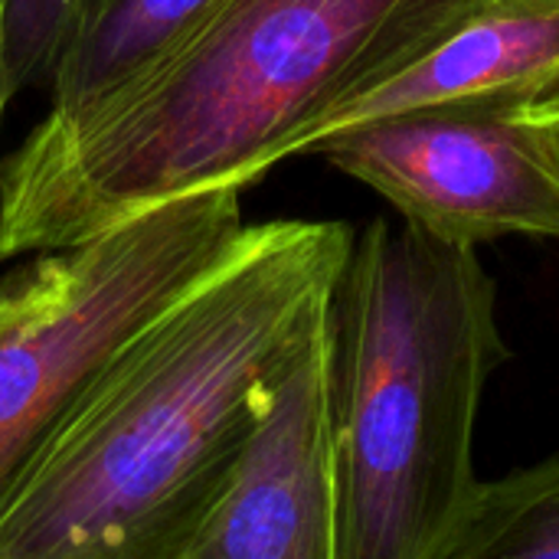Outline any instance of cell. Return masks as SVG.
Wrapping results in <instances>:
<instances>
[{
  "instance_id": "obj_1",
  "label": "cell",
  "mask_w": 559,
  "mask_h": 559,
  "mask_svg": "<svg viewBox=\"0 0 559 559\" xmlns=\"http://www.w3.org/2000/svg\"><path fill=\"white\" fill-rule=\"evenodd\" d=\"M347 223L278 219L138 331L0 511V559H180L328 318Z\"/></svg>"
},
{
  "instance_id": "obj_2",
  "label": "cell",
  "mask_w": 559,
  "mask_h": 559,
  "mask_svg": "<svg viewBox=\"0 0 559 559\" xmlns=\"http://www.w3.org/2000/svg\"><path fill=\"white\" fill-rule=\"evenodd\" d=\"M485 3L226 0L92 115L39 121L10 154L0 259L72 249L170 200L242 193Z\"/></svg>"
},
{
  "instance_id": "obj_3",
  "label": "cell",
  "mask_w": 559,
  "mask_h": 559,
  "mask_svg": "<svg viewBox=\"0 0 559 559\" xmlns=\"http://www.w3.org/2000/svg\"><path fill=\"white\" fill-rule=\"evenodd\" d=\"M478 249L413 223L354 233L328 298L334 559H442L485 481L475 426L511 357Z\"/></svg>"
},
{
  "instance_id": "obj_4",
  "label": "cell",
  "mask_w": 559,
  "mask_h": 559,
  "mask_svg": "<svg viewBox=\"0 0 559 559\" xmlns=\"http://www.w3.org/2000/svg\"><path fill=\"white\" fill-rule=\"evenodd\" d=\"M239 190L170 200L0 282V511L75 403L242 242Z\"/></svg>"
},
{
  "instance_id": "obj_5",
  "label": "cell",
  "mask_w": 559,
  "mask_h": 559,
  "mask_svg": "<svg viewBox=\"0 0 559 559\" xmlns=\"http://www.w3.org/2000/svg\"><path fill=\"white\" fill-rule=\"evenodd\" d=\"M429 236L478 249L501 236L559 239V167L521 102L377 118L314 144Z\"/></svg>"
},
{
  "instance_id": "obj_6",
  "label": "cell",
  "mask_w": 559,
  "mask_h": 559,
  "mask_svg": "<svg viewBox=\"0 0 559 559\" xmlns=\"http://www.w3.org/2000/svg\"><path fill=\"white\" fill-rule=\"evenodd\" d=\"M180 559H334L328 318L288 367L236 488Z\"/></svg>"
},
{
  "instance_id": "obj_7",
  "label": "cell",
  "mask_w": 559,
  "mask_h": 559,
  "mask_svg": "<svg viewBox=\"0 0 559 559\" xmlns=\"http://www.w3.org/2000/svg\"><path fill=\"white\" fill-rule=\"evenodd\" d=\"M557 92L559 0H488L423 56L344 105L314 144L390 115L472 102L527 105Z\"/></svg>"
},
{
  "instance_id": "obj_8",
  "label": "cell",
  "mask_w": 559,
  "mask_h": 559,
  "mask_svg": "<svg viewBox=\"0 0 559 559\" xmlns=\"http://www.w3.org/2000/svg\"><path fill=\"white\" fill-rule=\"evenodd\" d=\"M226 0H79L56 52L43 124H72L187 43Z\"/></svg>"
},
{
  "instance_id": "obj_9",
  "label": "cell",
  "mask_w": 559,
  "mask_h": 559,
  "mask_svg": "<svg viewBox=\"0 0 559 559\" xmlns=\"http://www.w3.org/2000/svg\"><path fill=\"white\" fill-rule=\"evenodd\" d=\"M442 559H559V455L485 481Z\"/></svg>"
},
{
  "instance_id": "obj_10",
  "label": "cell",
  "mask_w": 559,
  "mask_h": 559,
  "mask_svg": "<svg viewBox=\"0 0 559 559\" xmlns=\"http://www.w3.org/2000/svg\"><path fill=\"white\" fill-rule=\"evenodd\" d=\"M75 3L79 0H3L0 95L7 105L26 88H46Z\"/></svg>"
},
{
  "instance_id": "obj_11",
  "label": "cell",
  "mask_w": 559,
  "mask_h": 559,
  "mask_svg": "<svg viewBox=\"0 0 559 559\" xmlns=\"http://www.w3.org/2000/svg\"><path fill=\"white\" fill-rule=\"evenodd\" d=\"M521 115L544 134V141H547V147H550V154H554L559 167V92L540 98V102L521 105Z\"/></svg>"
},
{
  "instance_id": "obj_12",
  "label": "cell",
  "mask_w": 559,
  "mask_h": 559,
  "mask_svg": "<svg viewBox=\"0 0 559 559\" xmlns=\"http://www.w3.org/2000/svg\"><path fill=\"white\" fill-rule=\"evenodd\" d=\"M0 13H3V0H0ZM3 108H7V102H3V95H0V115H3Z\"/></svg>"
}]
</instances>
